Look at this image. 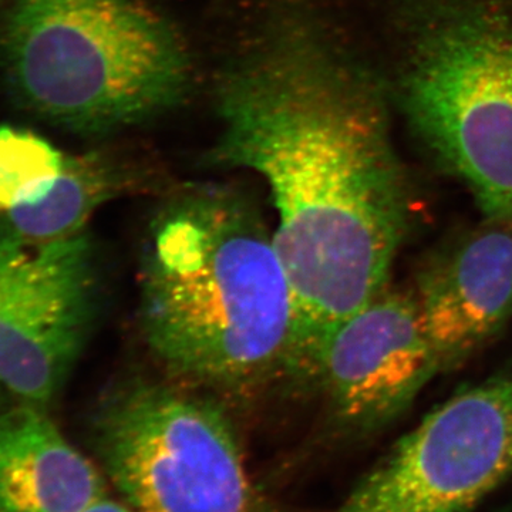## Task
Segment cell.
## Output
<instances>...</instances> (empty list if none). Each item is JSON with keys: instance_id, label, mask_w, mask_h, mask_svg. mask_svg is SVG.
<instances>
[{"instance_id": "obj_5", "label": "cell", "mask_w": 512, "mask_h": 512, "mask_svg": "<svg viewBox=\"0 0 512 512\" xmlns=\"http://www.w3.org/2000/svg\"><path fill=\"white\" fill-rule=\"evenodd\" d=\"M92 444L137 512H268L220 403L180 383L133 379L100 400Z\"/></svg>"}, {"instance_id": "obj_10", "label": "cell", "mask_w": 512, "mask_h": 512, "mask_svg": "<svg viewBox=\"0 0 512 512\" xmlns=\"http://www.w3.org/2000/svg\"><path fill=\"white\" fill-rule=\"evenodd\" d=\"M109 487L47 409L19 400L0 407V512H83Z\"/></svg>"}, {"instance_id": "obj_9", "label": "cell", "mask_w": 512, "mask_h": 512, "mask_svg": "<svg viewBox=\"0 0 512 512\" xmlns=\"http://www.w3.org/2000/svg\"><path fill=\"white\" fill-rule=\"evenodd\" d=\"M413 293L441 370L466 362L512 320V227L488 221L448 245Z\"/></svg>"}, {"instance_id": "obj_2", "label": "cell", "mask_w": 512, "mask_h": 512, "mask_svg": "<svg viewBox=\"0 0 512 512\" xmlns=\"http://www.w3.org/2000/svg\"><path fill=\"white\" fill-rule=\"evenodd\" d=\"M140 325L175 383L254 392L292 375L298 313L274 232L244 197L204 185L174 194L151 222Z\"/></svg>"}, {"instance_id": "obj_12", "label": "cell", "mask_w": 512, "mask_h": 512, "mask_svg": "<svg viewBox=\"0 0 512 512\" xmlns=\"http://www.w3.org/2000/svg\"><path fill=\"white\" fill-rule=\"evenodd\" d=\"M64 163L45 138L0 126V214L40 200L56 183Z\"/></svg>"}, {"instance_id": "obj_7", "label": "cell", "mask_w": 512, "mask_h": 512, "mask_svg": "<svg viewBox=\"0 0 512 512\" xmlns=\"http://www.w3.org/2000/svg\"><path fill=\"white\" fill-rule=\"evenodd\" d=\"M97 272L87 232L25 241L0 222V387L47 409L89 338Z\"/></svg>"}, {"instance_id": "obj_4", "label": "cell", "mask_w": 512, "mask_h": 512, "mask_svg": "<svg viewBox=\"0 0 512 512\" xmlns=\"http://www.w3.org/2000/svg\"><path fill=\"white\" fill-rule=\"evenodd\" d=\"M0 53L25 106L74 133L143 123L190 89L183 40L140 0H18Z\"/></svg>"}, {"instance_id": "obj_6", "label": "cell", "mask_w": 512, "mask_h": 512, "mask_svg": "<svg viewBox=\"0 0 512 512\" xmlns=\"http://www.w3.org/2000/svg\"><path fill=\"white\" fill-rule=\"evenodd\" d=\"M512 477V363L460 390L326 512H473Z\"/></svg>"}, {"instance_id": "obj_14", "label": "cell", "mask_w": 512, "mask_h": 512, "mask_svg": "<svg viewBox=\"0 0 512 512\" xmlns=\"http://www.w3.org/2000/svg\"><path fill=\"white\" fill-rule=\"evenodd\" d=\"M0 393H2V387H0Z\"/></svg>"}, {"instance_id": "obj_3", "label": "cell", "mask_w": 512, "mask_h": 512, "mask_svg": "<svg viewBox=\"0 0 512 512\" xmlns=\"http://www.w3.org/2000/svg\"><path fill=\"white\" fill-rule=\"evenodd\" d=\"M365 56L390 114L512 227V0H377Z\"/></svg>"}, {"instance_id": "obj_8", "label": "cell", "mask_w": 512, "mask_h": 512, "mask_svg": "<svg viewBox=\"0 0 512 512\" xmlns=\"http://www.w3.org/2000/svg\"><path fill=\"white\" fill-rule=\"evenodd\" d=\"M441 372L414 293L383 289L336 329L313 380L346 433H373L402 416Z\"/></svg>"}, {"instance_id": "obj_13", "label": "cell", "mask_w": 512, "mask_h": 512, "mask_svg": "<svg viewBox=\"0 0 512 512\" xmlns=\"http://www.w3.org/2000/svg\"><path fill=\"white\" fill-rule=\"evenodd\" d=\"M83 512H137L134 508H131L130 505L124 503L123 500H120L119 497H110L106 495V497L100 498L97 503L90 505L87 510Z\"/></svg>"}, {"instance_id": "obj_11", "label": "cell", "mask_w": 512, "mask_h": 512, "mask_svg": "<svg viewBox=\"0 0 512 512\" xmlns=\"http://www.w3.org/2000/svg\"><path fill=\"white\" fill-rule=\"evenodd\" d=\"M133 184L127 171L103 154H64L53 187L40 200L3 212V224L35 244L60 241L84 232L87 221Z\"/></svg>"}, {"instance_id": "obj_1", "label": "cell", "mask_w": 512, "mask_h": 512, "mask_svg": "<svg viewBox=\"0 0 512 512\" xmlns=\"http://www.w3.org/2000/svg\"><path fill=\"white\" fill-rule=\"evenodd\" d=\"M217 92L211 160L271 190L298 313L292 376L313 379L330 336L386 289L409 229L392 114L362 53L299 9L266 22Z\"/></svg>"}]
</instances>
